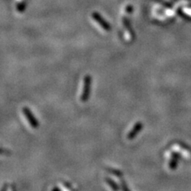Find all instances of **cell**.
Returning <instances> with one entry per match:
<instances>
[{"label": "cell", "mask_w": 191, "mask_h": 191, "mask_svg": "<svg viewBox=\"0 0 191 191\" xmlns=\"http://www.w3.org/2000/svg\"><path fill=\"white\" fill-rule=\"evenodd\" d=\"M10 151H7V150L5 149H0V155H6V154H8Z\"/></svg>", "instance_id": "8992f818"}, {"label": "cell", "mask_w": 191, "mask_h": 191, "mask_svg": "<svg viewBox=\"0 0 191 191\" xmlns=\"http://www.w3.org/2000/svg\"><path fill=\"white\" fill-rule=\"evenodd\" d=\"M94 18H95V20H96L97 22L100 25V26L103 27L105 30H110V26H109V24H107L105 20H103V18H100L98 15L95 14V15H94Z\"/></svg>", "instance_id": "277c9868"}, {"label": "cell", "mask_w": 191, "mask_h": 191, "mask_svg": "<svg viewBox=\"0 0 191 191\" xmlns=\"http://www.w3.org/2000/svg\"><path fill=\"white\" fill-rule=\"evenodd\" d=\"M91 84H92V78L90 76L87 75L84 79V86L81 95V100L82 102H85L89 97Z\"/></svg>", "instance_id": "6da1fadb"}, {"label": "cell", "mask_w": 191, "mask_h": 191, "mask_svg": "<svg viewBox=\"0 0 191 191\" xmlns=\"http://www.w3.org/2000/svg\"><path fill=\"white\" fill-rule=\"evenodd\" d=\"M143 126L142 123L138 122L134 126V128H132V130L129 132L128 135V139H134V138L137 135L138 133L143 129Z\"/></svg>", "instance_id": "3957f363"}, {"label": "cell", "mask_w": 191, "mask_h": 191, "mask_svg": "<svg viewBox=\"0 0 191 191\" xmlns=\"http://www.w3.org/2000/svg\"><path fill=\"white\" fill-rule=\"evenodd\" d=\"M22 112H23L24 116L26 118L27 121L30 123V125L33 128H37L39 126V123L38 122V120L36 119V118L33 116V113L30 112V110L27 107H24L22 108Z\"/></svg>", "instance_id": "7a4b0ae2"}, {"label": "cell", "mask_w": 191, "mask_h": 191, "mask_svg": "<svg viewBox=\"0 0 191 191\" xmlns=\"http://www.w3.org/2000/svg\"><path fill=\"white\" fill-rule=\"evenodd\" d=\"M105 181L107 182V184H108V185H110V186H111V187H112V188L116 189V190H118V186H116V184L114 185V182H112V181L111 179L106 178V179H105Z\"/></svg>", "instance_id": "5b68a950"}]
</instances>
